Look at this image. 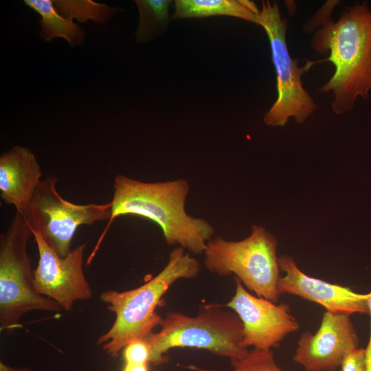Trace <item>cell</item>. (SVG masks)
Masks as SVG:
<instances>
[{"label": "cell", "instance_id": "cell-11", "mask_svg": "<svg viewBox=\"0 0 371 371\" xmlns=\"http://www.w3.org/2000/svg\"><path fill=\"white\" fill-rule=\"evenodd\" d=\"M359 342L350 315L326 311L315 333H302L293 359L306 371H335Z\"/></svg>", "mask_w": 371, "mask_h": 371}, {"label": "cell", "instance_id": "cell-1", "mask_svg": "<svg viewBox=\"0 0 371 371\" xmlns=\"http://www.w3.org/2000/svg\"><path fill=\"white\" fill-rule=\"evenodd\" d=\"M337 1H327L313 16L306 30L315 29L312 47L329 52L335 72L319 91L332 92L335 114L351 110L357 99H366L371 89V10L366 1L344 10L336 21L331 12Z\"/></svg>", "mask_w": 371, "mask_h": 371}, {"label": "cell", "instance_id": "cell-7", "mask_svg": "<svg viewBox=\"0 0 371 371\" xmlns=\"http://www.w3.org/2000/svg\"><path fill=\"white\" fill-rule=\"evenodd\" d=\"M269 40L272 61L276 72L278 97L265 114V123L271 126H283L291 117L303 123L317 108V104L304 89L302 76L316 63L307 60L299 67L297 60L291 56L286 43L287 21L280 13L276 2L262 1L258 18Z\"/></svg>", "mask_w": 371, "mask_h": 371}, {"label": "cell", "instance_id": "cell-2", "mask_svg": "<svg viewBox=\"0 0 371 371\" xmlns=\"http://www.w3.org/2000/svg\"><path fill=\"white\" fill-rule=\"evenodd\" d=\"M190 188L184 179L144 182L117 175L111 201V216L91 256L95 254L113 221L128 214L149 219L159 225L168 245H178L194 254H203L215 229L208 221L187 213L186 201Z\"/></svg>", "mask_w": 371, "mask_h": 371}, {"label": "cell", "instance_id": "cell-8", "mask_svg": "<svg viewBox=\"0 0 371 371\" xmlns=\"http://www.w3.org/2000/svg\"><path fill=\"white\" fill-rule=\"evenodd\" d=\"M57 178L42 179L23 214L32 232L41 236L60 257L71 251V244L80 225L109 220L111 203L78 205L63 199L56 189Z\"/></svg>", "mask_w": 371, "mask_h": 371}, {"label": "cell", "instance_id": "cell-22", "mask_svg": "<svg viewBox=\"0 0 371 371\" xmlns=\"http://www.w3.org/2000/svg\"><path fill=\"white\" fill-rule=\"evenodd\" d=\"M122 371H149L148 364L125 363Z\"/></svg>", "mask_w": 371, "mask_h": 371}, {"label": "cell", "instance_id": "cell-15", "mask_svg": "<svg viewBox=\"0 0 371 371\" xmlns=\"http://www.w3.org/2000/svg\"><path fill=\"white\" fill-rule=\"evenodd\" d=\"M24 3L38 12L41 19L40 36L47 42L54 38L65 39L71 46L81 44L85 37L82 28L60 14L51 0H25Z\"/></svg>", "mask_w": 371, "mask_h": 371}, {"label": "cell", "instance_id": "cell-10", "mask_svg": "<svg viewBox=\"0 0 371 371\" xmlns=\"http://www.w3.org/2000/svg\"><path fill=\"white\" fill-rule=\"evenodd\" d=\"M235 282V293L224 306L232 309L240 319L243 344L246 347L271 350L279 346L288 335L299 329V323L288 304H277L253 295L236 278Z\"/></svg>", "mask_w": 371, "mask_h": 371}, {"label": "cell", "instance_id": "cell-9", "mask_svg": "<svg viewBox=\"0 0 371 371\" xmlns=\"http://www.w3.org/2000/svg\"><path fill=\"white\" fill-rule=\"evenodd\" d=\"M38 251V262L34 270L37 293L56 302L65 311L75 302L88 300L92 289L83 271L85 244L77 246L65 257L59 256L41 236L32 232Z\"/></svg>", "mask_w": 371, "mask_h": 371}, {"label": "cell", "instance_id": "cell-19", "mask_svg": "<svg viewBox=\"0 0 371 371\" xmlns=\"http://www.w3.org/2000/svg\"><path fill=\"white\" fill-rule=\"evenodd\" d=\"M125 363L148 364L150 348L145 338L130 341L124 348Z\"/></svg>", "mask_w": 371, "mask_h": 371}, {"label": "cell", "instance_id": "cell-16", "mask_svg": "<svg viewBox=\"0 0 371 371\" xmlns=\"http://www.w3.org/2000/svg\"><path fill=\"white\" fill-rule=\"evenodd\" d=\"M135 3L139 11V23L135 34L137 43L151 41L167 30L172 20L169 10L172 1L135 0Z\"/></svg>", "mask_w": 371, "mask_h": 371}, {"label": "cell", "instance_id": "cell-3", "mask_svg": "<svg viewBox=\"0 0 371 371\" xmlns=\"http://www.w3.org/2000/svg\"><path fill=\"white\" fill-rule=\"evenodd\" d=\"M200 271L199 260L177 246L163 269L145 284L124 291H104L100 300L115 313V319L96 344L114 357L130 341L153 333L163 319L156 308L164 294L178 280L194 278Z\"/></svg>", "mask_w": 371, "mask_h": 371}, {"label": "cell", "instance_id": "cell-21", "mask_svg": "<svg viewBox=\"0 0 371 371\" xmlns=\"http://www.w3.org/2000/svg\"><path fill=\"white\" fill-rule=\"evenodd\" d=\"M369 308L370 315V336L366 348H365V357L367 371H371V292L369 293Z\"/></svg>", "mask_w": 371, "mask_h": 371}, {"label": "cell", "instance_id": "cell-4", "mask_svg": "<svg viewBox=\"0 0 371 371\" xmlns=\"http://www.w3.org/2000/svg\"><path fill=\"white\" fill-rule=\"evenodd\" d=\"M223 306L203 305L196 316L167 313L160 330L145 337L150 348V363L157 366L167 362L166 353L176 348L204 349L230 360L246 356L249 350L243 344V323L234 311Z\"/></svg>", "mask_w": 371, "mask_h": 371}, {"label": "cell", "instance_id": "cell-20", "mask_svg": "<svg viewBox=\"0 0 371 371\" xmlns=\"http://www.w3.org/2000/svg\"><path fill=\"white\" fill-rule=\"evenodd\" d=\"M340 368L341 371H367L365 348H358L350 352Z\"/></svg>", "mask_w": 371, "mask_h": 371}, {"label": "cell", "instance_id": "cell-14", "mask_svg": "<svg viewBox=\"0 0 371 371\" xmlns=\"http://www.w3.org/2000/svg\"><path fill=\"white\" fill-rule=\"evenodd\" d=\"M172 19L229 16L258 25L260 10L248 0H175Z\"/></svg>", "mask_w": 371, "mask_h": 371}, {"label": "cell", "instance_id": "cell-13", "mask_svg": "<svg viewBox=\"0 0 371 371\" xmlns=\"http://www.w3.org/2000/svg\"><path fill=\"white\" fill-rule=\"evenodd\" d=\"M41 176L34 154L24 146H13L0 156L1 199L23 214L42 181Z\"/></svg>", "mask_w": 371, "mask_h": 371}, {"label": "cell", "instance_id": "cell-5", "mask_svg": "<svg viewBox=\"0 0 371 371\" xmlns=\"http://www.w3.org/2000/svg\"><path fill=\"white\" fill-rule=\"evenodd\" d=\"M277 244L275 236L257 225L241 240L216 236L207 243L204 265L210 273L220 276L234 274L249 292L277 303L281 295Z\"/></svg>", "mask_w": 371, "mask_h": 371}, {"label": "cell", "instance_id": "cell-23", "mask_svg": "<svg viewBox=\"0 0 371 371\" xmlns=\"http://www.w3.org/2000/svg\"><path fill=\"white\" fill-rule=\"evenodd\" d=\"M0 371H32L28 367L15 368L5 365L3 362H0Z\"/></svg>", "mask_w": 371, "mask_h": 371}, {"label": "cell", "instance_id": "cell-12", "mask_svg": "<svg viewBox=\"0 0 371 371\" xmlns=\"http://www.w3.org/2000/svg\"><path fill=\"white\" fill-rule=\"evenodd\" d=\"M278 263L280 269L285 273L278 282L280 295L300 297L333 313L369 314V293H356L348 287L311 277L297 267L291 256L278 257Z\"/></svg>", "mask_w": 371, "mask_h": 371}, {"label": "cell", "instance_id": "cell-17", "mask_svg": "<svg viewBox=\"0 0 371 371\" xmlns=\"http://www.w3.org/2000/svg\"><path fill=\"white\" fill-rule=\"evenodd\" d=\"M53 1L57 12L70 21L74 18L80 22H85L90 19L95 22L104 23L108 21L115 12L120 11L117 8H113L91 0H56Z\"/></svg>", "mask_w": 371, "mask_h": 371}, {"label": "cell", "instance_id": "cell-18", "mask_svg": "<svg viewBox=\"0 0 371 371\" xmlns=\"http://www.w3.org/2000/svg\"><path fill=\"white\" fill-rule=\"evenodd\" d=\"M232 370L229 371H284L276 363L271 350H259L252 348L240 359L230 360ZM179 366L194 371H219L205 369L196 366Z\"/></svg>", "mask_w": 371, "mask_h": 371}, {"label": "cell", "instance_id": "cell-6", "mask_svg": "<svg viewBox=\"0 0 371 371\" xmlns=\"http://www.w3.org/2000/svg\"><path fill=\"white\" fill-rule=\"evenodd\" d=\"M32 230L24 217L16 212L7 230L0 235V326L12 333L20 319L32 311L58 313L62 308L38 294L27 245Z\"/></svg>", "mask_w": 371, "mask_h": 371}]
</instances>
